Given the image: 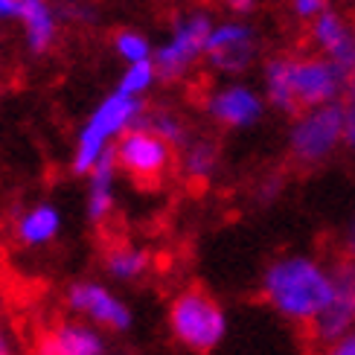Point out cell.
I'll list each match as a JSON object with an SVG mask.
<instances>
[{"instance_id": "1", "label": "cell", "mask_w": 355, "mask_h": 355, "mask_svg": "<svg viewBox=\"0 0 355 355\" xmlns=\"http://www.w3.org/2000/svg\"><path fill=\"white\" fill-rule=\"evenodd\" d=\"M265 102L279 114H294L344 102L347 76L323 55H274L265 62Z\"/></svg>"}, {"instance_id": "2", "label": "cell", "mask_w": 355, "mask_h": 355, "mask_svg": "<svg viewBox=\"0 0 355 355\" xmlns=\"http://www.w3.org/2000/svg\"><path fill=\"white\" fill-rule=\"evenodd\" d=\"M259 288L279 318L312 329L329 303L332 268L312 254H286L265 268Z\"/></svg>"}, {"instance_id": "3", "label": "cell", "mask_w": 355, "mask_h": 355, "mask_svg": "<svg viewBox=\"0 0 355 355\" xmlns=\"http://www.w3.org/2000/svg\"><path fill=\"white\" fill-rule=\"evenodd\" d=\"M143 111H146L143 99L111 91L82 123L79 135H76V146H73L70 169L76 175H87L114 149L116 140H120L128 128H135L143 120Z\"/></svg>"}, {"instance_id": "4", "label": "cell", "mask_w": 355, "mask_h": 355, "mask_svg": "<svg viewBox=\"0 0 355 355\" xmlns=\"http://www.w3.org/2000/svg\"><path fill=\"white\" fill-rule=\"evenodd\" d=\"M230 329L227 312L210 291L184 288L169 303V332L184 349L196 355H210L225 344Z\"/></svg>"}, {"instance_id": "5", "label": "cell", "mask_w": 355, "mask_h": 355, "mask_svg": "<svg viewBox=\"0 0 355 355\" xmlns=\"http://www.w3.org/2000/svg\"><path fill=\"white\" fill-rule=\"evenodd\" d=\"M344 131H347V105L344 102L300 111L288 128V155L294 164L303 169L323 166L341 149Z\"/></svg>"}, {"instance_id": "6", "label": "cell", "mask_w": 355, "mask_h": 355, "mask_svg": "<svg viewBox=\"0 0 355 355\" xmlns=\"http://www.w3.org/2000/svg\"><path fill=\"white\" fill-rule=\"evenodd\" d=\"M213 26L216 24L207 12L181 15V18L172 24L169 38L160 44V47L155 50V55H152L157 79H164V82L184 79L192 70V64L204 58V47H207V38H210Z\"/></svg>"}, {"instance_id": "7", "label": "cell", "mask_w": 355, "mask_h": 355, "mask_svg": "<svg viewBox=\"0 0 355 355\" xmlns=\"http://www.w3.org/2000/svg\"><path fill=\"white\" fill-rule=\"evenodd\" d=\"M175 149L169 143L160 140L155 131H149L146 125H135L128 128L125 135L116 140L114 146V160H116V169L125 172L131 181H137L143 187L157 184L172 166V155Z\"/></svg>"}, {"instance_id": "8", "label": "cell", "mask_w": 355, "mask_h": 355, "mask_svg": "<svg viewBox=\"0 0 355 355\" xmlns=\"http://www.w3.org/2000/svg\"><path fill=\"white\" fill-rule=\"evenodd\" d=\"M64 303L79 320L105 332H128L135 323L131 306L99 279H76L67 288Z\"/></svg>"}, {"instance_id": "9", "label": "cell", "mask_w": 355, "mask_h": 355, "mask_svg": "<svg viewBox=\"0 0 355 355\" xmlns=\"http://www.w3.org/2000/svg\"><path fill=\"white\" fill-rule=\"evenodd\" d=\"M355 329V259L341 257L332 265V294L327 309L312 323V335L320 347Z\"/></svg>"}, {"instance_id": "10", "label": "cell", "mask_w": 355, "mask_h": 355, "mask_svg": "<svg viewBox=\"0 0 355 355\" xmlns=\"http://www.w3.org/2000/svg\"><path fill=\"white\" fill-rule=\"evenodd\" d=\"M259 55V38L257 29L245 21H225L213 26L210 38H207L204 58L216 73L225 76H239Z\"/></svg>"}, {"instance_id": "11", "label": "cell", "mask_w": 355, "mask_h": 355, "mask_svg": "<svg viewBox=\"0 0 355 355\" xmlns=\"http://www.w3.org/2000/svg\"><path fill=\"white\" fill-rule=\"evenodd\" d=\"M265 105H268V102H265L250 85H242V82L213 87L204 99L207 116H210L213 123L225 125V128H236V131L254 128L262 120Z\"/></svg>"}, {"instance_id": "12", "label": "cell", "mask_w": 355, "mask_h": 355, "mask_svg": "<svg viewBox=\"0 0 355 355\" xmlns=\"http://www.w3.org/2000/svg\"><path fill=\"white\" fill-rule=\"evenodd\" d=\"M309 35L318 55H323L327 62H332L338 70L347 76V82L355 76V24L347 21L341 12L327 9L309 24Z\"/></svg>"}, {"instance_id": "13", "label": "cell", "mask_w": 355, "mask_h": 355, "mask_svg": "<svg viewBox=\"0 0 355 355\" xmlns=\"http://www.w3.org/2000/svg\"><path fill=\"white\" fill-rule=\"evenodd\" d=\"M35 355H108V341L91 323L62 320L38 341Z\"/></svg>"}, {"instance_id": "14", "label": "cell", "mask_w": 355, "mask_h": 355, "mask_svg": "<svg viewBox=\"0 0 355 355\" xmlns=\"http://www.w3.org/2000/svg\"><path fill=\"white\" fill-rule=\"evenodd\" d=\"M62 225H64L62 210L53 201H38L21 210L18 218H15V239L24 248H47L50 242L58 239Z\"/></svg>"}, {"instance_id": "15", "label": "cell", "mask_w": 355, "mask_h": 355, "mask_svg": "<svg viewBox=\"0 0 355 355\" xmlns=\"http://www.w3.org/2000/svg\"><path fill=\"white\" fill-rule=\"evenodd\" d=\"M116 160L114 149L99 160V164L87 172V198H85V213L94 225H105L116 207Z\"/></svg>"}, {"instance_id": "16", "label": "cell", "mask_w": 355, "mask_h": 355, "mask_svg": "<svg viewBox=\"0 0 355 355\" xmlns=\"http://www.w3.org/2000/svg\"><path fill=\"white\" fill-rule=\"evenodd\" d=\"M21 26H24V38H26V50L33 55H44L55 44L58 12L47 0H24Z\"/></svg>"}, {"instance_id": "17", "label": "cell", "mask_w": 355, "mask_h": 355, "mask_svg": "<svg viewBox=\"0 0 355 355\" xmlns=\"http://www.w3.org/2000/svg\"><path fill=\"white\" fill-rule=\"evenodd\" d=\"M102 268L114 283H137L152 271V254L140 245H111L102 257Z\"/></svg>"}, {"instance_id": "18", "label": "cell", "mask_w": 355, "mask_h": 355, "mask_svg": "<svg viewBox=\"0 0 355 355\" xmlns=\"http://www.w3.org/2000/svg\"><path fill=\"white\" fill-rule=\"evenodd\" d=\"M218 164H221V149L213 137L192 135V140L181 149V172L192 184H207L218 172Z\"/></svg>"}, {"instance_id": "19", "label": "cell", "mask_w": 355, "mask_h": 355, "mask_svg": "<svg viewBox=\"0 0 355 355\" xmlns=\"http://www.w3.org/2000/svg\"><path fill=\"white\" fill-rule=\"evenodd\" d=\"M140 125L155 131V135L164 143H169L172 149H184V146L192 140V131H189L187 120L172 108H146Z\"/></svg>"}, {"instance_id": "20", "label": "cell", "mask_w": 355, "mask_h": 355, "mask_svg": "<svg viewBox=\"0 0 355 355\" xmlns=\"http://www.w3.org/2000/svg\"><path fill=\"white\" fill-rule=\"evenodd\" d=\"M157 82V70H155V62H137V64H125L120 82H116L114 91H120L125 96H137L143 99L146 94L155 87Z\"/></svg>"}, {"instance_id": "21", "label": "cell", "mask_w": 355, "mask_h": 355, "mask_svg": "<svg viewBox=\"0 0 355 355\" xmlns=\"http://www.w3.org/2000/svg\"><path fill=\"white\" fill-rule=\"evenodd\" d=\"M114 53L120 55L125 64H137V62H152L155 47L137 29H120V33L114 35Z\"/></svg>"}, {"instance_id": "22", "label": "cell", "mask_w": 355, "mask_h": 355, "mask_svg": "<svg viewBox=\"0 0 355 355\" xmlns=\"http://www.w3.org/2000/svg\"><path fill=\"white\" fill-rule=\"evenodd\" d=\"M286 187H288V181H286L283 172H265V175L259 178L257 189H254V198H257V204L271 207V204H277L279 198H283Z\"/></svg>"}, {"instance_id": "23", "label": "cell", "mask_w": 355, "mask_h": 355, "mask_svg": "<svg viewBox=\"0 0 355 355\" xmlns=\"http://www.w3.org/2000/svg\"><path fill=\"white\" fill-rule=\"evenodd\" d=\"M288 3H291L294 18L309 21V24H312L315 18H320V15L329 9V0H288Z\"/></svg>"}, {"instance_id": "24", "label": "cell", "mask_w": 355, "mask_h": 355, "mask_svg": "<svg viewBox=\"0 0 355 355\" xmlns=\"http://www.w3.org/2000/svg\"><path fill=\"white\" fill-rule=\"evenodd\" d=\"M320 355H355V329L344 338H338V341L320 347Z\"/></svg>"}, {"instance_id": "25", "label": "cell", "mask_w": 355, "mask_h": 355, "mask_svg": "<svg viewBox=\"0 0 355 355\" xmlns=\"http://www.w3.org/2000/svg\"><path fill=\"white\" fill-rule=\"evenodd\" d=\"M21 9H24V0H0V24L21 21Z\"/></svg>"}, {"instance_id": "26", "label": "cell", "mask_w": 355, "mask_h": 355, "mask_svg": "<svg viewBox=\"0 0 355 355\" xmlns=\"http://www.w3.org/2000/svg\"><path fill=\"white\" fill-rule=\"evenodd\" d=\"M341 254L347 259H355V213L349 218V225L344 227V236H341Z\"/></svg>"}, {"instance_id": "27", "label": "cell", "mask_w": 355, "mask_h": 355, "mask_svg": "<svg viewBox=\"0 0 355 355\" xmlns=\"http://www.w3.org/2000/svg\"><path fill=\"white\" fill-rule=\"evenodd\" d=\"M347 105V102H344ZM344 143L355 152V105H347V131H344Z\"/></svg>"}, {"instance_id": "28", "label": "cell", "mask_w": 355, "mask_h": 355, "mask_svg": "<svg viewBox=\"0 0 355 355\" xmlns=\"http://www.w3.org/2000/svg\"><path fill=\"white\" fill-rule=\"evenodd\" d=\"M254 3H257V0H227V6L233 9V12H250V9H254Z\"/></svg>"}, {"instance_id": "29", "label": "cell", "mask_w": 355, "mask_h": 355, "mask_svg": "<svg viewBox=\"0 0 355 355\" xmlns=\"http://www.w3.org/2000/svg\"><path fill=\"white\" fill-rule=\"evenodd\" d=\"M344 102H347V105H355V76L347 82V94H344Z\"/></svg>"}, {"instance_id": "30", "label": "cell", "mask_w": 355, "mask_h": 355, "mask_svg": "<svg viewBox=\"0 0 355 355\" xmlns=\"http://www.w3.org/2000/svg\"><path fill=\"white\" fill-rule=\"evenodd\" d=\"M338 3H344V6H355V0H338Z\"/></svg>"}]
</instances>
